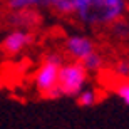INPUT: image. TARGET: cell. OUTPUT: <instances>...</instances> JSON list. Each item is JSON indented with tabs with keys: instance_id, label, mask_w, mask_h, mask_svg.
<instances>
[{
	"instance_id": "obj_1",
	"label": "cell",
	"mask_w": 129,
	"mask_h": 129,
	"mask_svg": "<svg viewBox=\"0 0 129 129\" xmlns=\"http://www.w3.org/2000/svg\"><path fill=\"white\" fill-rule=\"evenodd\" d=\"M127 10L126 0H81L74 19L89 27H109L124 17Z\"/></svg>"
},
{
	"instance_id": "obj_2",
	"label": "cell",
	"mask_w": 129,
	"mask_h": 129,
	"mask_svg": "<svg viewBox=\"0 0 129 129\" xmlns=\"http://www.w3.org/2000/svg\"><path fill=\"white\" fill-rule=\"evenodd\" d=\"M66 60V55L62 52H49L44 55L42 62L39 64L37 71L34 74V86L37 92L45 99H60L62 92L57 86L59 69Z\"/></svg>"
},
{
	"instance_id": "obj_3",
	"label": "cell",
	"mask_w": 129,
	"mask_h": 129,
	"mask_svg": "<svg viewBox=\"0 0 129 129\" xmlns=\"http://www.w3.org/2000/svg\"><path fill=\"white\" fill-rule=\"evenodd\" d=\"M89 72L84 69L79 60H64L59 69L57 86L62 92V97H76L87 86Z\"/></svg>"
},
{
	"instance_id": "obj_4",
	"label": "cell",
	"mask_w": 129,
	"mask_h": 129,
	"mask_svg": "<svg viewBox=\"0 0 129 129\" xmlns=\"http://www.w3.org/2000/svg\"><path fill=\"white\" fill-rule=\"evenodd\" d=\"M35 42H37L35 32L22 29H10L0 40V50L4 55L14 57V55L22 54L25 49L32 47Z\"/></svg>"
},
{
	"instance_id": "obj_5",
	"label": "cell",
	"mask_w": 129,
	"mask_h": 129,
	"mask_svg": "<svg viewBox=\"0 0 129 129\" xmlns=\"http://www.w3.org/2000/svg\"><path fill=\"white\" fill-rule=\"evenodd\" d=\"M7 25L10 29H22V30L35 32L42 25V14L37 9L12 10L7 15Z\"/></svg>"
},
{
	"instance_id": "obj_6",
	"label": "cell",
	"mask_w": 129,
	"mask_h": 129,
	"mask_svg": "<svg viewBox=\"0 0 129 129\" xmlns=\"http://www.w3.org/2000/svg\"><path fill=\"white\" fill-rule=\"evenodd\" d=\"M96 50V44L91 37L81 35V34H72L64 42V55L71 60H79L81 62L84 57H87L91 52Z\"/></svg>"
},
{
	"instance_id": "obj_7",
	"label": "cell",
	"mask_w": 129,
	"mask_h": 129,
	"mask_svg": "<svg viewBox=\"0 0 129 129\" xmlns=\"http://www.w3.org/2000/svg\"><path fill=\"white\" fill-rule=\"evenodd\" d=\"M79 4L81 0H50L49 10H52L54 14L60 17H74Z\"/></svg>"
},
{
	"instance_id": "obj_8",
	"label": "cell",
	"mask_w": 129,
	"mask_h": 129,
	"mask_svg": "<svg viewBox=\"0 0 129 129\" xmlns=\"http://www.w3.org/2000/svg\"><path fill=\"white\" fill-rule=\"evenodd\" d=\"M50 0H5V7L9 12L12 10H22V9H37L44 10L49 9Z\"/></svg>"
},
{
	"instance_id": "obj_9",
	"label": "cell",
	"mask_w": 129,
	"mask_h": 129,
	"mask_svg": "<svg viewBox=\"0 0 129 129\" xmlns=\"http://www.w3.org/2000/svg\"><path fill=\"white\" fill-rule=\"evenodd\" d=\"M81 64L84 66V69H86L89 74H97V72L106 69V59H104V55H101L97 50H94V52H91L87 57H84L81 60Z\"/></svg>"
},
{
	"instance_id": "obj_10",
	"label": "cell",
	"mask_w": 129,
	"mask_h": 129,
	"mask_svg": "<svg viewBox=\"0 0 129 129\" xmlns=\"http://www.w3.org/2000/svg\"><path fill=\"white\" fill-rule=\"evenodd\" d=\"M74 99H76V102L81 107H92V106H96L99 102V91H97L96 87L86 86Z\"/></svg>"
},
{
	"instance_id": "obj_11",
	"label": "cell",
	"mask_w": 129,
	"mask_h": 129,
	"mask_svg": "<svg viewBox=\"0 0 129 129\" xmlns=\"http://www.w3.org/2000/svg\"><path fill=\"white\" fill-rule=\"evenodd\" d=\"M109 32L116 40L121 42H127L129 40V20H126L124 17H121L119 20H116L109 25Z\"/></svg>"
},
{
	"instance_id": "obj_12",
	"label": "cell",
	"mask_w": 129,
	"mask_h": 129,
	"mask_svg": "<svg viewBox=\"0 0 129 129\" xmlns=\"http://www.w3.org/2000/svg\"><path fill=\"white\" fill-rule=\"evenodd\" d=\"M111 74L114 76L116 81H124L129 79V59H117L111 66Z\"/></svg>"
},
{
	"instance_id": "obj_13",
	"label": "cell",
	"mask_w": 129,
	"mask_h": 129,
	"mask_svg": "<svg viewBox=\"0 0 129 129\" xmlns=\"http://www.w3.org/2000/svg\"><path fill=\"white\" fill-rule=\"evenodd\" d=\"M112 91L117 97H119L122 102L129 107V79H124V81H116Z\"/></svg>"
}]
</instances>
